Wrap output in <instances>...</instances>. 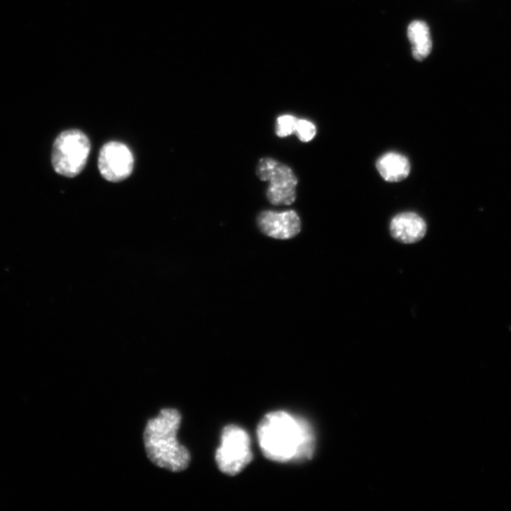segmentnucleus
Instances as JSON below:
<instances>
[{
  "label": "nucleus",
  "mask_w": 511,
  "mask_h": 511,
  "mask_svg": "<svg viewBox=\"0 0 511 511\" xmlns=\"http://www.w3.org/2000/svg\"><path fill=\"white\" fill-rule=\"evenodd\" d=\"M261 452L272 461H305L315 453L313 428L301 417L284 411L268 414L258 426Z\"/></svg>",
  "instance_id": "1"
},
{
  "label": "nucleus",
  "mask_w": 511,
  "mask_h": 511,
  "mask_svg": "<svg viewBox=\"0 0 511 511\" xmlns=\"http://www.w3.org/2000/svg\"><path fill=\"white\" fill-rule=\"evenodd\" d=\"M181 415L177 409H162L148 422L144 431V446L150 460L160 468L170 472L187 469L191 455L177 441Z\"/></svg>",
  "instance_id": "2"
},
{
  "label": "nucleus",
  "mask_w": 511,
  "mask_h": 511,
  "mask_svg": "<svg viewBox=\"0 0 511 511\" xmlns=\"http://www.w3.org/2000/svg\"><path fill=\"white\" fill-rule=\"evenodd\" d=\"M91 144L88 136L77 129L62 132L55 139L52 162L55 172L65 177L79 176L85 169Z\"/></svg>",
  "instance_id": "3"
},
{
  "label": "nucleus",
  "mask_w": 511,
  "mask_h": 511,
  "mask_svg": "<svg viewBox=\"0 0 511 511\" xmlns=\"http://www.w3.org/2000/svg\"><path fill=\"white\" fill-rule=\"evenodd\" d=\"M256 175L260 181L269 183L267 197L272 205L281 207L295 203L299 179L288 165L272 158H263L257 165Z\"/></svg>",
  "instance_id": "4"
},
{
  "label": "nucleus",
  "mask_w": 511,
  "mask_h": 511,
  "mask_svg": "<svg viewBox=\"0 0 511 511\" xmlns=\"http://www.w3.org/2000/svg\"><path fill=\"white\" fill-rule=\"evenodd\" d=\"M215 457L223 474L231 476L240 474L253 460L249 433L237 425L225 427Z\"/></svg>",
  "instance_id": "5"
},
{
  "label": "nucleus",
  "mask_w": 511,
  "mask_h": 511,
  "mask_svg": "<svg viewBox=\"0 0 511 511\" xmlns=\"http://www.w3.org/2000/svg\"><path fill=\"white\" fill-rule=\"evenodd\" d=\"M135 159L128 145L120 142L105 144L99 153L98 168L101 176L108 182L127 180L134 172Z\"/></svg>",
  "instance_id": "6"
},
{
  "label": "nucleus",
  "mask_w": 511,
  "mask_h": 511,
  "mask_svg": "<svg viewBox=\"0 0 511 511\" xmlns=\"http://www.w3.org/2000/svg\"><path fill=\"white\" fill-rule=\"evenodd\" d=\"M257 226L262 235L276 240H289L301 234V220L297 211H261L257 217Z\"/></svg>",
  "instance_id": "7"
},
{
  "label": "nucleus",
  "mask_w": 511,
  "mask_h": 511,
  "mask_svg": "<svg viewBox=\"0 0 511 511\" xmlns=\"http://www.w3.org/2000/svg\"><path fill=\"white\" fill-rule=\"evenodd\" d=\"M390 229L394 240L401 243L411 244L425 237L427 225L422 216L408 211L393 217Z\"/></svg>",
  "instance_id": "8"
},
{
  "label": "nucleus",
  "mask_w": 511,
  "mask_h": 511,
  "mask_svg": "<svg viewBox=\"0 0 511 511\" xmlns=\"http://www.w3.org/2000/svg\"><path fill=\"white\" fill-rule=\"evenodd\" d=\"M380 176L387 182L398 183L407 179L411 172L409 160L404 154L386 152L376 162Z\"/></svg>",
  "instance_id": "9"
},
{
  "label": "nucleus",
  "mask_w": 511,
  "mask_h": 511,
  "mask_svg": "<svg viewBox=\"0 0 511 511\" xmlns=\"http://www.w3.org/2000/svg\"><path fill=\"white\" fill-rule=\"evenodd\" d=\"M408 38L412 44V54L416 60H424L432 51V38L428 25L420 21L408 27Z\"/></svg>",
  "instance_id": "10"
},
{
  "label": "nucleus",
  "mask_w": 511,
  "mask_h": 511,
  "mask_svg": "<svg viewBox=\"0 0 511 511\" xmlns=\"http://www.w3.org/2000/svg\"><path fill=\"white\" fill-rule=\"evenodd\" d=\"M298 120L291 115L281 116L276 120V134L286 137L295 133Z\"/></svg>",
  "instance_id": "11"
},
{
  "label": "nucleus",
  "mask_w": 511,
  "mask_h": 511,
  "mask_svg": "<svg viewBox=\"0 0 511 511\" xmlns=\"http://www.w3.org/2000/svg\"><path fill=\"white\" fill-rule=\"evenodd\" d=\"M295 133L302 143H309L315 138L317 128L311 121L298 120Z\"/></svg>",
  "instance_id": "12"
}]
</instances>
